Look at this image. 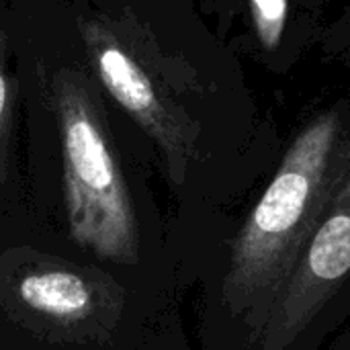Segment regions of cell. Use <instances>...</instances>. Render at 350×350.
<instances>
[{"instance_id": "1", "label": "cell", "mask_w": 350, "mask_h": 350, "mask_svg": "<svg viewBox=\"0 0 350 350\" xmlns=\"http://www.w3.org/2000/svg\"><path fill=\"white\" fill-rule=\"evenodd\" d=\"M349 164L338 113L320 115L291 142L238 230L221 283V304L240 322L246 347L260 332Z\"/></svg>"}, {"instance_id": "2", "label": "cell", "mask_w": 350, "mask_h": 350, "mask_svg": "<svg viewBox=\"0 0 350 350\" xmlns=\"http://www.w3.org/2000/svg\"><path fill=\"white\" fill-rule=\"evenodd\" d=\"M51 96L62 139L64 201L72 238L103 258L137 262L133 205L88 78L74 68H64L53 76Z\"/></svg>"}, {"instance_id": "3", "label": "cell", "mask_w": 350, "mask_h": 350, "mask_svg": "<svg viewBox=\"0 0 350 350\" xmlns=\"http://www.w3.org/2000/svg\"><path fill=\"white\" fill-rule=\"evenodd\" d=\"M80 37L103 88L152 137L170 178L183 185L197 127L174 100V86L154 39L129 14L84 18Z\"/></svg>"}, {"instance_id": "4", "label": "cell", "mask_w": 350, "mask_h": 350, "mask_svg": "<svg viewBox=\"0 0 350 350\" xmlns=\"http://www.w3.org/2000/svg\"><path fill=\"white\" fill-rule=\"evenodd\" d=\"M350 316V164L252 350H322Z\"/></svg>"}, {"instance_id": "5", "label": "cell", "mask_w": 350, "mask_h": 350, "mask_svg": "<svg viewBox=\"0 0 350 350\" xmlns=\"http://www.w3.org/2000/svg\"><path fill=\"white\" fill-rule=\"evenodd\" d=\"M18 297L29 310L59 322L88 318L94 306L90 285L80 275L64 269L27 273L18 281Z\"/></svg>"}, {"instance_id": "6", "label": "cell", "mask_w": 350, "mask_h": 350, "mask_svg": "<svg viewBox=\"0 0 350 350\" xmlns=\"http://www.w3.org/2000/svg\"><path fill=\"white\" fill-rule=\"evenodd\" d=\"M6 49V33L0 25V185H4L8 176V148L14 117V88L8 76Z\"/></svg>"}, {"instance_id": "7", "label": "cell", "mask_w": 350, "mask_h": 350, "mask_svg": "<svg viewBox=\"0 0 350 350\" xmlns=\"http://www.w3.org/2000/svg\"><path fill=\"white\" fill-rule=\"evenodd\" d=\"M250 6L260 43L265 49H277L285 29L287 0H250Z\"/></svg>"}, {"instance_id": "8", "label": "cell", "mask_w": 350, "mask_h": 350, "mask_svg": "<svg viewBox=\"0 0 350 350\" xmlns=\"http://www.w3.org/2000/svg\"><path fill=\"white\" fill-rule=\"evenodd\" d=\"M328 350H350V330L340 334V338L336 342H332V347Z\"/></svg>"}]
</instances>
